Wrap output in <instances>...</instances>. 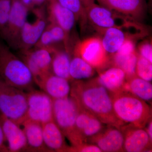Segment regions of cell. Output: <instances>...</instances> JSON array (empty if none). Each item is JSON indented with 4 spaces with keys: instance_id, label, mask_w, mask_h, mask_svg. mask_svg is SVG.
Instances as JSON below:
<instances>
[{
    "instance_id": "obj_1",
    "label": "cell",
    "mask_w": 152,
    "mask_h": 152,
    "mask_svg": "<svg viewBox=\"0 0 152 152\" xmlns=\"http://www.w3.org/2000/svg\"><path fill=\"white\" fill-rule=\"evenodd\" d=\"M70 93L80 108L92 114L104 124L118 128L123 124L115 114L113 97L97 82L86 84L75 82Z\"/></svg>"
},
{
    "instance_id": "obj_2",
    "label": "cell",
    "mask_w": 152,
    "mask_h": 152,
    "mask_svg": "<svg viewBox=\"0 0 152 152\" xmlns=\"http://www.w3.org/2000/svg\"><path fill=\"white\" fill-rule=\"evenodd\" d=\"M0 79L28 92L33 90L34 77L26 63L6 45L0 42Z\"/></svg>"
},
{
    "instance_id": "obj_3",
    "label": "cell",
    "mask_w": 152,
    "mask_h": 152,
    "mask_svg": "<svg viewBox=\"0 0 152 152\" xmlns=\"http://www.w3.org/2000/svg\"><path fill=\"white\" fill-rule=\"evenodd\" d=\"M115 114L121 122L135 127L143 128L151 118V110L143 100L123 91L113 97Z\"/></svg>"
},
{
    "instance_id": "obj_4",
    "label": "cell",
    "mask_w": 152,
    "mask_h": 152,
    "mask_svg": "<svg viewBox=\"0 0 152 152\" xmlns=\"http://www.w3.org/2000/svg\"><path fill=\"white\" fill-rule=\"evenodd\" d=\"M27 94L0 79V113L18 125L27 119Z\"/></svg>"
},
{
    "instance_id": "obj_5",
    "label": "cell",
    "mask_w": 152,
    "mask_h": 152,
    "mask_svg": "<svg viewBox=\"0 0 152 152\" xmlns=\"http://www.w3.org/2000/svg\"><path fill=\"white\" fill-rule=\"evenodd\" d=\"M80 107L72 97L53 99V121L74 147L80 145L75 129Z\"/></svg>"
},
{
    "instance_id": "obj_6",
    "label": "cell",
    "mask_w": 152,
    "mask_h": 152,
    "mask_svg": "<svg viewBox=\"0 0 152 152\" xmlns=\"http://www.w3.org/2000/svg\"><path fill=\"white\" fill-rule=\"evenodd\" d=\"M87 19L100 30L110 28H128L140 26L138 22L100 5L94 1L85 6Z\"/></svg>"
},
{
    "instance_id": "obj_7",
    "label": "cell",
    "mask_w": 152,
    "mask_h": 152,
    "mask_svg": "<svg viewBox=\"0 0 152 152\" xmlns=\"http://www.w3.org/2000/svg\"><path fill=\"white\" fill-rule=\"evenodd\" d=\"M28 9L20 0H12L8 20L0 36L9 48L15 50L20 33L27 21Z\"/></svg>"
},
{
    "instance_id": "obj_8",
    "label": "cell",
    "mask_w": 152,
    "mask_h": 152,
    "mask_svg": "<svg viewBox=\"0 0 152 152\" xmlns=\"http://www.w3.org/2000/svg\"><path fill=\"white\" fill-rule=\"evenodd\" d=\"M27 119L43 124L53 121V99L44 92L32 90L27 93Z\"/></svg>"
},
{
    "instance_id": "obj_9",
    "label": "cell",
    "mask_w": 152,
    "mask_h": 152,
    "mask_svg": "<svg viewBox=\"0 0 152 152\" xmlns=\"http://www.w3.org/2000/svg\"><path fill=\"white\" fill-rule=\"evenodd\" d=\"M35 15V20L32 23L26 22L22 28L15 50H27L35 46L41 35L48 23V18L42 8L33 10Z\"/></svg>"
},
{
    "instance_id": "obj_10",
    "label": "cell",
    "mask_w": 152,
    "mask_h": 152,
    "mask_svg": "<svg viewBox=\"0 0 152 152\" xmlns=\"http://www.w3.org/2000/svg\"><path fill=\"white\" fill-rule=\"evenodd\" d=\"M52 53L51 48H34L20 51V58L31 71L34 82L51 72Z\"/></svg>"
},
{
    "instance_id": "obj_11",
    "label": "cell",
    "mask_w": 152,
    "mask_h": 152,
    "mask_svg": "<svg viewBox=\"0 0 152 152\" xmlns=\"http://www.w3.org/2000/svg\"><path fill=\"white\" fill-rule=\"evenodd\" d=\"M75 53L93 67H101L108 61L107 53L103 46L102 40L99 38H88L79 43L76 46Z\"/></svg>"
},
{
    "instance_id": "obj_12",
    "label": "cell",
    "mask_w": 152,
    "mask_h": 152,
    "mask_svg": "<svg viewBox=\"0 0 152 152\" xmlns=\"http://www.w3.org/2000/svg\"><path fill=\"white\" fill-rule=\"evenodd\" d=\"M96 1L100 5L137 22L143 18L146 10L145 0Z\"/></svg>"
},
{
    "instance_id": "obj_13",
    "label": "cell",
    "mask_w": 152,
    "mask_h": 152,
    "mask_svg": "<svg viewBox=\"0 0 152 152\" xmlns=\"http://www.w3.org/2000/svg\"><path fill=\"white\" fill-rule=\"evenodd\" d=\"M0 122L6 140L8 144L9 151L17 152L27 149L26 137L20 125L0 114Z\"/></svg>"
},
{
    "instance_id": "obj_14",
    "label": "cell",
    "mask_w": 152,
    "mask_h": 152,
    "mask_svg": "<svg viewBox=\"0 0 152 152\" xmlns=\"http://www.w3.org/2000/svg\"><path fill=\"white\" fill-rule=\"evenodd\" d=\"M103 124L92 114L80 108L76 118L75 129L81 144L102 132Z\"/></svg>"
},
{
    "instance_id": "obj_15",
    "label": "cell",
    "mask_w": 152,
    "mask_h": 152,
    "mask_svg": "<svg viewBox=\"0 0 152 152\" xmlns=\"http://www.w3.org/2000/svg\"><path fill=\"white\" fill-rule=\"evenodd\" d=\"M48 18L49 23L59 26L65 32L69 37L76 20L72 12L62 6L58 0L48 1Z\"/></svg>"
},
{
    "instance_id": "obj_16",
    "label": "cell",
    "mask_w": 152,
    "mask_h": 152,
    "mask_svg": "<svg viewBox=\"0 0 152 152\" xmlns=\"http://www.w3.org/2000/svg\"><path fill=\"white\" fill-rule=\"evenodd\" d=\"M35 83L53 99L69 96L71 87L66 79L50 72L40 78Z\"/></svg>"
},
{
    "instance_id": "obj_17",
    "label": "cell",
    "mask_w": 152,
    "mask_h": 152,
    "mask_svg": "<svg viewBox=\"0 0 152 152\" xmlns=\"http://www.w3.org/2000/svg\"><path fill=\"white\" fill-rule=\"evenodd\" d=\"M123 133L124 138V150L126 151L143 152L150 148L152 141L147 131L143 128L130 126L126 128Z\"/></svg>"
},
{
    "instance_id": "obj_18",
    "label": "cell",
    "mask_w": 152,
    "mask_h": 152,
    "mask_svg": "<svg viewBox=\"0 0 152 152\" xmlns=\"http://www.w3.org/2000/svg\"><path fill=\"white\" fill-rule=\"evenodd\" d=\"M96 145L102 152H118L124 150V138L123 132L114 126L94 137Z\"/></svg>"
},
{
    "instance_id": "obj_19",
    "label": "cell",
    "mask_w": 152,
    "mask_h": 152,
    "mask_svg": "<svg viewBox=\"0 0 152 152\" xmlns=\"http://www.w3.org/2000/svg\"><path fill=\"white\" fill-rule=\"evenodd\" d=\"M42 125L43 135L45 145L50 151H66L67 147L64 135L54 121Z\"/></svg>"
},
{
    "instance_id": "obj_20",
    "label": "cell",
    "mask_w": 152,
    "mask_h": 152,
    "mask_svg": "<svg viewBox=\"0 0 152 152\" xmlns=\"http://www.w3.org/2000/svg\"><path fill=\"white\" fill-rule=\"evenodd\" d=\"M27 141L28 150L45 151H50L44 142L42 125L40 123L26 119L22 124Z\"/></svg>"
},
{
    "instance_id": "obj_21",
    "label": "cell",
    "mask_w": 152,
    "mask_h": 152,
    "mask_svg": "<svg viewBox=\"0 0 152 152\" xmlns=\"http://www.w3.org/2000/svg\"><path fill=\"white\" fill-rule=\"evenodd\" d=\"M126 78V74L122 70L114 67L101 73L96 81L108 91L116 93L124 88Z\"/></svg>"
},
{
    "instance_id": "obj_22",
    "label": "cell",
    "mask_w": 152,
    "mask_h": 152,
    "mask_svg": "<svg viewBox=\"0 0 152 152\" xmlns=\"http://www.w3.org/2000/svg\"><path fill=\"white\" fill-rule=\"evenodd\" d=\"M69 37L62 28L54 24L49 23L34 48H48L64 42L67 47Z\"/></svg>"
},
{
    "instance_id": "obj_23",
    "label": "cell",
    "mask_w": 152,
    "mask_h": 152,
    "mask_svg": "<svg viewBox=\"0 0 152 152\" xmlns=\"http://www.w3.org/2000/svg\"><path fill=\"white\" fill-rule=\"evenodd\" d=\"M124 28H110L105 30L102 44L107 53L115 54L127 39H131L130 35L124 31Z\"/></svg>"
},
{
    "instance_id": "obj_24",
    "label": "cell",
    "mask_w": 152,
    "mask_h": 152,
    "mask_svg": "<svg viewBox=\"0 0 152 152\" xmlns=\"http://www.w3.org/2000/svg\"><path fill=\"white\" fill-rule=\"evenodd\" d=\"M52 55V72L68 80L72 79L69 73L71 59L69 52L60 50L56 45L53 48Z\"/></svg>"
},
{
    "instance_id": "obj_25",
    "label": "cell",
    "mask_w": 152,
    "mask_h": 152,
    "mask_svg": "<svg viewBox=\"0 0 152 152\" xmlns=\"http://www.w3.org/2000/svg\"><path fill=\"white\" fill-rule=\"evenodd\" d=\"M124 88L144 101H150L152 98V86L150 82L139 77H132L125 84Z\"/></svg>"
},
{
    "instance_id": "obj_26",
    "label": "cell",
    "mask_w": 152,
    "mask_h": 152,
    "mask_svg": "<svg viewBox=\"0 0 152 152\" xmlns=\"http://www.w3.org/2000/svg\"><path fill=\"white\" fill-rule=\"evenodd\" d=\"M69 73L71 79L80 80L91 77L94 70L90 64L76 55L71 60Z\"/></svg>"
},
{
    "instance_id": "obj_27",
    "label": "cell",
    "mask_w": 152,
    "mask_h": 152,
    "mask_svg": "<svg viewBox=\"0 0 152 152\" xmlns=\"http://www.w3.org/2000/svg\"><path fill=\"white\" fill-rule=\"evenodd\" d=\"M138 56L136 52L127 55L115 53L113 57L115 67L122 70L126 76L130 78L136 75V67Z\"/></svg>"
},
{
    "instance_id": "obj_28",
    "label": "cell",
    "mask_w": 152,
    "mask_h": 152,
    "mask_svg": "<svg viewBox=\"0 0 152 152\" xmlns=\"http://www.w3.org/2000/svg\"><path fill=\"white\" fill-rule=\"evenodd\" d=\"M63 7L72 12L75 16L76 20H79L83 26L87 20L86 8L82 0H58Z\"/></svg>"
},
{
    "instance_id": "obj_29",
    "label": "cell",
    "mask_w": 152,
    "mask_h": 152,
    "mask_svg": "<svg viewBox=\"0 0 152 152\" xmlns=\"http://www.w3.org/2000/svg\"><path fill=\"white\" fill-rule=\"evenodd\" d=\"M136 74L139 77L150 82L152 80V62L141 56H138L136 67Z\"/></svg>"
},
{
    "instance_id": "obj_30",
    "label": "cell",
    "mask_w": 152,
    "mask_h": 152,
    "mask_svg": "<svg viewBox=\"0 0 152 152\" xmlns=\"http://www.w3.org/2000/svg\"><path fill=\"white\" fill-rule=\"evenodd\" d=\"M12 0H0V31L6 26L9 16Z\"/></svg>"
},
{
    "instance_id": "obj_31",
    "label": "cell",
    "mask_w": 152,
    "mask_h": 152,
    "mask_svg": "<svg viewBox=\"0 0 152 152\" xmlns=\"http://www.w3.org/2000/svg\"><path fill=\"white\" fill-rule=\"evenodd\" d=\"M135 52V45L132 39L126 40L116 53L121 55H127Z\"/></svg>"
},
{
    "instance_id": "obj_32",
    "label": "cell",
    "mask_w": 152,
    "mask_h": 152,
    "mask_svg": "<svg viewBox=\"0 0 152 152\" xmlns=\"http://www.w3.org/2000/svg\"><path fill=\"white\" fill-rule=\"evenodd\" d=\"M68 151L82 152H101L100 149L96 145H86L82 144L77 146L69 148Z\"/></svg>"
},
{
    "instance_id": "obj_33",
    "label": "cell",
    "mask_w": 152,
    "mask_h": 152,
    "mask_svg": "<svg viewBox=\"0 0 152 152\" xmlns=\"http://www.w3.org/2000/svg\"><path fill=\"white\" fill-rule=\"evenodd\" d=\"M140 56L152 62V48L151 44L145 42L139 48Z\"/></svg>"
},
{
    "instance_id": "obj_34",
    "label": "cell",
    "mask_w": 152,
    "mask_h": 152,
    "mask_svg": "<svg viewBox=\"0 0 152 152\" xmlns=\"http://www.w3.org/2000/svg\"><path fill=\"white\" fill-rule=\"evenodd\" d=\"M48 1V0H20L29 10H34L36 7L42 5Z\"/></svg>"
},
{
    "instance_id": "obj_35",
    "label": "cell",
    "mask_w": 152,
    "mask_h": 152,
    "mask_svg": "<svg viewBox=\"0 0 152 152\" xmlns=\"http://www.w3.org/2000/svg\"><path fill=\"white\" fill-rule=\"evenodd\" d=\"M5 140L6 139L5 138L4 135V132H3L2 127L1 125L0 122V151H9L8 148H7L4 144Z\"/></svg>"
},
{
    "instance_id": "obj_36",
    "label": "cell",
    "mask_w": 152,
    "mask_h": 152,
    "mask_svg": "<svg viewBox=\"0 0 152 152\" xmlns=\"http://www.w3.org/2000/svg\"><path fill=\"white\" fill-rule=\"evenodd\" d=\"M147 132L149 137L150 140L151 141L152 140V121H149L148 125V128L147 129Z\"/></svg>"
},
{
    "instance_id": "obj_37",
    "label": "cell",
    "mask_w": 152,
    "mask_h": 152,
    "mask_svg": "<svg viewBox=\"0 0 152 152\" xmlns=\"http://www.w3.org/2000/svg\"><path fill=\"white\" fill-rule=\"evenodd\" d=\"M94 1V0H82L85 6H86V5L88 3L91 2L92 1Z\"/></svg>"
},
{
    "instance_id": "obj_38",
    "label": "cell",
    "mask_w": 152,
    "mask_h": 152,
    "mask_svg": "<svg viewBox=\"0 0 152 152\" xmlns=\"http://www.w3.org/2000/svg\"></svg>"
}]
</instances>
